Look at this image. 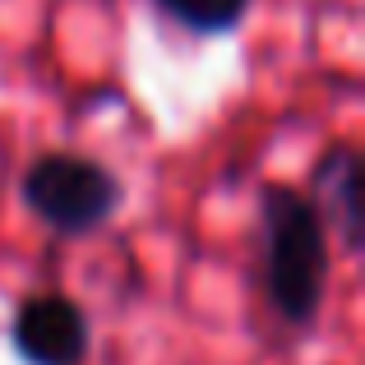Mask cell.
Listing matches in <instances>:
<instances>
[{"mask_svg": "<svg viewBox=\"0 0 365 365\" xmlns=\"http://www.w3.org/2000/svg\"><path fill=\"white\" fill-rule=\"evenodd\" d=\"M259 232H264V287L277 319L310 329L329 292V232L310 208L305 190L268 180L259 195Z\"/></svg>", "mask_w": 365, "mask_h": 365, "instance_id": "1", "label": "cell"}, {"mask_svg": "<svg viewBox=\"0 0 365 365\" xmlns=\"http://www.w3.org/2000/svg\"><path fill=\"white\" fill-rule=\"evenodd\" d=\"M24 208L56 236H93L120 213V180L83 153H42L19 176Z\"/></svg>", "mask_w": 365, "mask_h": 365, "instance_id": "2", "label": "cell"}, {"mask_svg": "<svg viewBox=\"0 0 365 365\" xmlns=\"http://www.w3.org/2000/svg\"><path fill=\"white\" fill-rule=\"evenodd\" d=\"M9 347L24 365H83L93 347V324L83 305L65 292H33L14 310Z\"/></svg>", "mask_w": 365, "mask_h": 365, "instance_id": "3", "label": "cell"}, {"mask_svg": "<svg viewBox=\"0 0 365 365\" xmlns=\"http://www.w3.org/2000/svg\"><path fill=\"white\" fill-rule=\"evenodd\" d=\"M305 199L319 213L324 232L338 236L347 255H361V245H365V180H361V153L351 143H333L314 162Z\"/></svg>", "mask_w": 365, "mask_h": 365, "instance_id": "4", "label": "cell"}, {"mask_svg": "<svg viewBox=\"0 0 365 365\" xmlns=\"http://www.w3.org/2000/svg\"><path fill=\"white\" fill-rule=\"evenodd\" d=\"M153 5H158V14H167L171 24H180L195 37H222L245 24L255 0H153Z\"/></svg>", "mask_w": 365, "mask_h": 365, "instance_id": "5", "label": "cell"}]
</instances>
